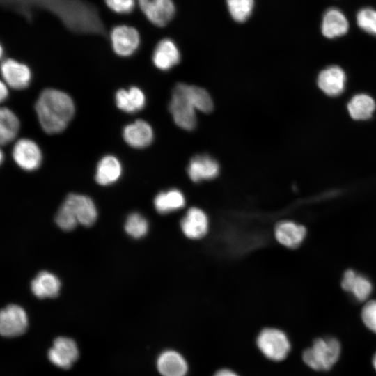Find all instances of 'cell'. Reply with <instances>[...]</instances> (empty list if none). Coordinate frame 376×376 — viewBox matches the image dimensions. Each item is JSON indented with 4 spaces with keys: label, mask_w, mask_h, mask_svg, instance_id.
I'll return each mask as SVG.
<instances>
[{
    "label": "cell",
    "mask_w": 376,
    "mask_h": 376,
    "mask_svg": "<svg viewBox=\"0 0 376 376\" xmlns=\"http://www.w3.org/2000/svg\"><path fill=\"white\" fill-rule=\"evenodd\" d=\"M35 110L42 129L49 134L63 132L72 119L75 106L72 97L56 88H45L38 96Z\"/></svg>",
    "instance_id": "6da1fadb"
},
{
    "label": "cell",
    "mask_w": 376,
    "mask_h": 376,
    "mask_svg": "<svg viewBox=\"0 0 376 376\" xmlns=\"http://www.w3.org/2000/svg\"><path fill=\"white\" fill-rule=\"evenodd\" d=\"M340 354V345L332 337L319 338L311 347L303 353V361L315 370H328L338 361Z\"/></svg>",
    "instance_id": "7a4b0ae2"
},
{
    "label": "cell",
    "mask_w": 376,
    "mask_h": 376,
    "mask_svg": "<svg viewBox=\"0 0 376 376\" xmlns=\"http://www.w3.org/2000/svg\"><path fill=\"white\" fill-rule=\"evenodd\" d=\"M169 109L175 123L178 127L188 131L195 128L197 110L182 90L180 83L173 88Z\"/></svg>",
    "instance_id": "3957f363"
},
{
    "label": "cell",
    "mask_w": 376,
    "mask_h": 376,
    "mask_svg": "<svg viewBox=\"0 0 376 376\" xmlns=\"http://www.w3.org/2000/svg\"><path fill=\"white\" fill-rule=\"evenodd\" d=\"M257 345L265 357L276 361L283 360L290 350V343L285 334L275 328L262 330L258 336Z\"/></svg>",
    "instance_id": "277c9868"
},
{
    "label": "cell",
    "mask_w": 376,
    "mask_h": 376,
    "mask_svg": "<svg viewBox=\"0 0 376 376\" xmlns=\"http://www.w3.org/2000/svg\"><path fill=\"white\" fill-rule=\"evenodd\" d=\"M110 39L113 52L122 57L133 55L141 42L139 31L134 27L125 24L114 26L111 31Z\"/></svg>",
    "instance_id": "5b68a950"
},
{
    "label": "cell",
    "mask_w": 376,
    "mask_h": 376,
    "mask_svg": "<svg viewBox=\"0 0 376 376\" xmlns=\"http://www.w3.org/2000/svg\"><path fill=\"white\" fill-rule=\"evenodd\" d=\"M15 162L23 170L31 171L38 169L42 160L38 145L29 139H21L15 143L13 151Z\"/></svg>",
    "instance_id": "8992f818"
},
{
    "label": "cell",
    "mask_w": 376,
    "mask_h": 376,
    "mask_svg": "<svg viewBox=\"0 0 376 376\" xmlns=\"http://www.w3.org/2000/svg\"><path fill=\"white\" fill-rule=\"evenodd\" d=\"M28 326V317L21 306L10 304L0 313V332L2 336L13 337L23 334Z\"/></svg>",
    "instance_id": "52a82bcc"
},
{
    "label": "cell",
    "mask_w": 376,
    "mask_h": 376,
    "mask_svg": "<svg viewBox=\"0 0 376 376\" xmlns=\"http://www.w3.org/2000/svg\"><path fill=\"white\" fill-rule=\"evenodd\" d=\"M137 2L146 17L155 26H166L175 15L173 0H137Z\"/></svg>",
    "instance_id": "ba28073f"
},
{
    "label": "cell",
    "mask_w": 376,
    "mask_h": 376,
    "mask_svg": "<svg viewBox=\"0 0 376 376\" xmlns=\"http://www.w3.org/2000/svg\"><path fill=\"white\" fill-rule=\"evenodd\" d=\"M1 72L3 81L17 90L28 87L32 78L29 66L13 58L5 59L1 63Z\"/></svg>",
    "instance_id": "9c48e42d"
},
{
    "label": "cell",
    "mask_w": 376,
    "mask_h": 376,
    "mask_svg": "<svg viewBox=\"0 0 376 376\" xmlns=\"http://www.w3.org/2000/svg\"><path fill=\"white\" fill-rule=\"evenodd\" d=\"M78 348L75 342L67 337H58L49 348L47 356L49 360L55 366L68 368L77 359Z\"/></svg>",
    "instance_id": "30bf717a"
},
{
    "label": "cell",
    "mask_w": 376,
    "mask_h": 376,
    "mask_svg": "<svg viewBox=\"0 0 376 376\" xmlns=\"http://www.w3.org/2000/svg\"><path fill=\"white\" fill-rule=\"evenodd\" d=\"M63 203L71 210L79 224L90 226L96 221L97 211L91 198L84 195L70 194Z\"/></svg>",
    "instance_id": "8fae6325"
},
{
    "label": "cell",
    "mask_w": 376,
    "mask_h": 376,
    "mask_svg": "<svg viewBox=\"0 0 376 376\" xmlns=\"http://www.w3.org/2000/svg\"><path fill=\"white\" fill-rule=\"evenodd\" d=\"M317 83L319 88L327 95L338 96L345 90L346 75L340 67L331 65L320 72Z\"/></svg>",
    "instance_id": "7c38bea8"
},
{
    "label": "cell",
    "mask_w": 376,
    "mask_h": 376,
    "mask_svg": "<svg viewBox=\"0 0 376 376\" xmlns=\"http://www.w3.org/2000/svg\"><path fill=\"white\" fill-rule=\"evenodd\" d=\"M123 138L130 147L141 149L151 144L154 132L148 122L139 119L124 127Z\"/></svg>",
    "instance_id": "4fadbf2b"
},
{
    "label": "cell",
    "mask_w": 376,
    "mask_h": 376,
    "mask_svg": "<svg viewBox=\"0 0 376 376\" xmlns=\"http://www.w3.org/2000/svg\"><path fill=\"white\" fill-rule=\"evenodd\" d=\"M180 52L175 42L170 38L161 40L155 46L152 62L159 70L167 71L179 63Z\"/></svg>",
    "instance_id": "5bb4252c"
},
{
    "label": "cell",
    "mask_w": 376,
    "mask_h": 376,
    "mask_svg": "<svg viewBox=\"0 0 376 376\" xmlns=\"http://www.w3.org/2000/svg\"><path fill=\"white\" fill-rule=\"evenodd\" d=\"M219 172L218 162L206 155H196L193 157L187 168L189 177L196 182L213 179L217 176Z\"/></svg>",
    "instance_id": "9a60e30c"
},
{
    "label": "cell",
    "mask_w": 376,
    "mask_h": 376,
    "mask_svg": "<svg viewBox=\"0 0 376 376\" xmlns=\"http://www.w3.org/2000/svg\"><path fill=\"white\" fill-rule=\"evenodd\" d=\"M277 241L288 248H297L304 241L306 228L291 221H282L278 223L274 229Z\"/></svg>",
    "instance_id": "2e32d148"
},
{
    "label": "cell",
    "mask_w": 376,
    "mask_h": 376,
    "mask_svg": "<svg viewBox=\"0 0 376 376\" xmlns=\"http://www.w3.org/2000/svg\"><path fill=\"white\" fill-rule=\"evenodd\" d=\"M342 288L350 292L359 301L366 300L373 291V285L366 276L358 274L353 269L345 272L341 280Z\"/></svg>",
    "instance_id": "e0dca14e"
},
{
    "label": "cell",
    "mask_w": 376,
    "mask_h": 376,
    "mask_svg": "<svg viewBox=\"0 0 376 376\" xmlns=\"http://www.w3.org/2000/svg\"><path fill=\"white\" fill-rule=\"evenodd\" d=\"M117 107L127 113H134L142 110L146 104L143 91L139 87L132 86L127 89L121 88L115 94Z\"/></svg>",
    "instance_id": "ac0fdd59"
},
{
    "label": "cell",
    "mask_w": 376,
    "mask_h": 376,
    "mask_svg": "<svg viewBox=\"0 0 376 376\" xmlns=\"http://www.w3.org/2000/svg\"><path fill=\"white\" fill-rule=\"evenodd\" d=\"M349 29V22L344 13L336 8L328 9L321 24L322 35L329 39L345 35Z\"/></svg>",
    "instance_id": "d6986e66"
},
{
    "label": "cell",
    "mask_w": 376,
    "mask_h": 376,
    "mask_svg": "<svg viewBox=\"0 0 376 376\" xmlns=\"http://www.w3.org/2000/svg\"><path fill=\"white\" fill-rule=\"evenodd\" d=\"M183 233L189 238L198 239L203 237L208 228V219L201 209L191 207L181 220Z\"/></svg>",
    "instance_id": "ffe728a7"
},
{
    "label": "cell",
    "mask_w": 376,
    "mask_h": 376,
    "mask_svg": "<svg viewBox=\"0 0 376 376\" xmlns=\"http://www.w3.org/2000/svg\"><path fill=\"white\" fill-rule=\"evenodd\" d=\"M122 172L120 160L114 155H107L97 163L95 178L99 185L107 186L116 182L120 178Z\"/></svg>",
    "instance_id": "44dd1931"
},
{
    "label": "cell",
    "mask_w": 376,
    "mask_h": 376,
    "mask_svg": "<svg viewBox=\"0 0 376 376\" xmlns=\"http://www.w3.org/2000/svg\"><path fill=\"white\" fill-rule=\"evenodd\" d=\"M61 286L58 277L47 271L39 272L31 283L33 294L40 299L56 297Z\"/></svg>",
    "instance_id": "7402d4cb"
},
{
    "label": "cell",
    "mask_w": 376,
    "mask_h": 376,
    "mask_svg": "<svg viewBox=\"0 0 376 376\" xmlns=\"http://www.w3.org/2000/svg\"><path fill=\"white\" fill-rule=\"evenodd\" d=\"M157 366L162 376H185L187 363L181 354L173 350H166L158 357Z\"/></svg>",
    "instance_id": "603a6c76"
},
{
    "label": "cell",
    "mask_w": 376,
    "mask_h": 376,
    "mask_svg": "<svg viewBox=\"0 0 376 376\" xmlns=\"http://www.w3.org/2000/svg\"><path fill=\"white\" fill-rule=\"evenodd\" d=\"M347 109L350 117L356 120L370 118L376 109L374 99L366 93L354 95L347 102Z\"/></svg>",
    "instance_id": "cb8c5ba5"
},
{
    "label": "cell",
    "mask_w": 376,
    "mask_h": 376,
    "mask_svg": "<svg viewBox=\"0 0 376 376\" xmlns=\"http://www.w3.org/2000/svg\"><path fill=\"white\" fill-rule=\"evenodd\" d=\"M185 199L182 193L176 189L159 193L154 200L156 210L160 214H166L185 206Z\"/></svg>",
    "instance_id": "d4e9b609"
},
{
    "label": "cell",
    "mask_w": 376,
    "mask_h": 376,
    "mask_svg": "<svg viewBox=\"0 0 376 376\" xmlns=\"http://www.w3.org/2000/svg\"><path fill=\"white\" fill-rule=\"evenodd\" d=\"M20 127L19 118L8 107L0 111V142L6 145L13 141L17 136Z\"/></svg>",
    "instance_id": "484cf974"
},
{
    "label": "cell",
    "mask_w": 376,
    "mask_h": 376,
    "mask_svg": "<svg viewBox=\"0 0 376 376\" xmlns=\"http://www.w3.org/2000/svg\"><path fill=\"white\" fill-rule=\"evenodd\" d=\"M182 88L194 104L197 111L210 113L213 109V102L210 94L203 88L180 83Z\"/></svg>",
    "instance_id": "4316f807"
},
{
    "label": "cell",
    "mask_w": 376,
    "mask_h": 376,
    "mask_svg": "<svg viewBox=\"0 0 376 376\" xmlns=\"http://www.w3.org/2000/svg\"><path fill=\"white\" fill-rule=\"evenodd\" d=\"M230 15L237 22L243 23L251 17L254 9V0H226Z\"/></svg>",
    "instance_id": "83f0119b"
},
{
    "label": "cell",
    "mask_w": 376,
    "mask_h": 376,
    "mask_svg": "<svg viewBox=\"0 0 376 376\" xmlns=\"http://www.w3.org/2000/svg\"><path fill=\"white\" fill-rule=\"evenodd\" d=\"M125 230L134 238H141L148 233V223L140 214L134 212L127 217L125 224Z\"/></svg>",
    "instance_id": "f1b7e54d"
},
{
    "label": "cell",
    "mask_w": 376,
    "mask_h": 376,
    "mask_svg": "<svg viewBox=\"0 0 376 376\" xmlns=\"http://www.w3.org/2000/svg\"><path fill=\"white\" fill-rule=\"evenodd\" d=\"M357 23L365 32L376 36V10L363 8L357 14Z\"/></svg>",
    "instance_id": "f546056e"
},
{
    "label": "cell",
    "mask_w": 376,
    "mask_h": 376,
    "mask_svg": "<svg viewBox=\"0 0 376 376\" xmlns=\"http://www.w3.org/2000/svg\"><path fill=\"white\" fill-rule=\"evenodd\" d=\"M55 221L61 229L67 231L74 229L79 224L71 210L64 203L59 208Z\"/></svg>",
    "instance_id": "4dcf8cb0"
},
{
    "label": "cell",
    "mask_w": 376,
    "mask_h": 376,
    "mask_svg": "<svg viewBox=\"0 0 376 376\" xmlns=\"http://www.w3.org/2000/svg\"><path fill=\"white\" fill-rule=\"evenodd\" d=\"M361 318L366 327L376 334V300H370L363 306Z\"/></svg>",
    "instance_id": "1f68e13d"
},
{
    "label": "cell",
    "mask_w": 376,
    "mask_h": 376,
    "mask_svg": "<svg viewBox=\"0 0 376 376\" xmlns=\"http://www.w3.org/2000/svg\"><path fill=\"white\" fill-rule=\"evenodd\" d=\"M137 0H104L107 6L118 14H129L134 10Z\"/></svg>",
    "instance_id": "d6a6232c"
},
{
    "label": "cell",
    "mask_w": 376,
    "mask_h": 376,
    "mask_svg": "<svg viewBox=\"0 0 376 376\" xmlns=\"http://www.w3.org/2000/svg\"><path fill=\"white\" fill-rule=\"evenodd\" d=\"M8 89L7 84L1 81L0 86V99L1 102L6 100L8 96Z\"/></svg>",
    "instance_id": "836d02e7"
},
{
    "label": "cell",
    "mask_w": 376,
    "mask_h": 376,
    "mask_svg": "<svg viewBox=\"0 0 376 376\" xmlns=\"http://www.w3.org/2000/svg\"><path fill=\"white\" fill-rule=\"evenodd\" d=\"M214 376H238L233 371L228 369H221L217 371Z\"/></svg>",
    "instance_id": "e575fe53"
},
{
    "label": "cell",
    "mask_w": 376,
    "mask_h": 376,
    "mask_svg": "<svg viewBox=\"0 0 376 376\" xmlns=\"http://www.w3.org/2000/svg\"><path fill=\"white\" fill-rule=\"evenodd\" d=\"M373 366L375 368V370H376V352L373 358Z\"/></svg>",
    "instance_id": "d590c367"
}]
</instances>
